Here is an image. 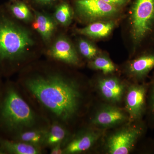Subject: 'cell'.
<instances>
[{
  "instance_id": "cell-1",
  "label": "cell",
  "mask_w": 154,
  "mask_h": 154,
  "mask_svg": "<svg viewBox=\"0 0 154 154\" xmlns=\"http://www.w3.org/2000/svg\"><path fill=\"white\" fill-rule=\"evenodd\" d=\"M17 84L34 108L50 123L69 128L82 113L85 94L81 82L57 67L31 65L22 70Z\"/></svg>"
},
{
  "instance_id": "cell-2",
  "label": "cell",
  "mask_w": 154,
  "mask_h": 154,
  "mask_svg": "<svg viewBox=\"0 0 154 154\" xmlns=\"http://www.w3.org/2000/svg\"><path fill=\"white\" fill-rule=\"evenodd\" d=\"M37 47L30 29L0 6V76L8 77L30 64Z\"/></svg>"
},
{
  "instance_id": "cell-3",
  "label": "cell",
  "mask_w": 154,
  "mask_h": 154,
  "mask_svg": "<svg viewBox=\"0 0 154 154\" xmlns=\"http://www.w3.org/2000/svg\"><path fill=\"white\" fill-rule=\"evenodd\" d=\"M50 122L30 104L18 84L10 81L0 88V137L11 139L19 133L49 128Z\"/></svg>"
},
{
  "instance_id": "cell-4",
  "label": "cell",
  "mask_w": 154,
  "mask_h": 154,
  "mask_svg": "<svg viewBox=\"0 0 154 154\" xmlns=\"http://www.w3.org/2000/svg\"><path fill=\"white\" fill-rule=\"evenodd\" d=\"M120 26L129 58L153 48L154 0H132Z\"/></svg>"
},
{
  "instance_id": "cell-5",
  "label": "cell",
  "mask_w": 154,
  "mask_h": 154,
  "mask_svg": "<svg viewBox=\"0 0 154 154\" xmlns=\"http://www.w3.org/2000/svg\"><path fill=\"white\" fill-rule=\"evenodd\" d=\"M74 19L83 25L104 20L122 19L126 10L102 0H71Z\"/></svg>"
},
{
  "instance_id": "cell-6",
  "label": "cell",
  "mask_w": 154,
  "mask_h": 154,
  "mask_svg": "<svg viewBox=\"0 0 154 154\" xmlns=\"http://www.w3.org/2000/svg\"><path fill=\"white\" fill-rule=\"evenodd\" d=\"M148 126L145 122H129L110 134L105 141L106 152L110 154H128L134 149L144 135Z\"/></svg>"
},
{
  "instance_id": "cell-7",
  "label": "cell",
  "mask_w": 154,
  "mask_h": 154,
  "mask_svg": "<svg viewBox=\"0 0 154 154\" xmlns=\"http://www.w3.org/2000/svg\"><path fill=\"white\" fill-rule=\"evenodd\" d=\"M148 83L132 82L128 85L125 94V111L129 122L141 121L147 110Z\"/></svg>"
},
{
  "instance_id": "cell-8",
  "label": "cell",
  "mask_w": 154,
  "mask_h": 154,
  "mask_svg": "<svg viewBox=\"0 0 154 154\" xmlns=\"http://www.w3.org/2000/svg\"><path fill=\"white\" fill-rule=\"evenodd\" d=\"M123 74L132 82L143 83L154 69V48L128 58L121 67Z\"/></svg>"
},
{
  "instance_id": "cell-9",
  "label": "cell",
  "mask_w": 154,
  "mask_h": 154,
  "mask_svg": "<svg viewBox=\"0 0 154 154\" xmlns=\"http://www.w3.org/2000/svg\"><path fill=\"white\" fill-rule=\"evenodd\" d=\"M47 54L54 60L74 67H79L82 64L75 43L65 34L57 37L51 43Z\"/></svg>"
},
{
  "instance_id": "cell-10",
  "label": "cell",
  "mask_w": 154,
  "mask_h": 154,
  "mask_svg": "<svg viewBox=\"0 0 154 154\" xmlns=\"http://www.w3.org/2000/svg\"><path fill=\"white\" fill-rule=\"evenodd\" d=\"M96 87L99 94L106 101L112 103L121 102L125 96L128 85L116 73L102 74L96 79Z\"/></svg>"
},
{
  "instance_id": "cell-11",
  "label": "cell",
  "mask_w": 154,
  "mask_h": 154,
  "mask_svg": "<svg viewBox=\"0 0 154 154\" xmlns=\"http://www.w3.org/2000/svg\"><path fill=\"white\" fill-rule=\"evenodd\" d=\"M127 122H129V117L125 110L110 105L99 108L91 120L93 125L101 129L115 127Z\"/></svg>"
},
{
  "instance_id": "cell-12",
  "label": "cell",
  "mask_w": 154,
  "mask_h": 154,
  "mask_svg": "<svg viewBox=\"0 0 154 154\" xmlns=\"http://www.w3.org/2000/svg\"><path fill=\"white\" fill-rule=\"evenodd\" d=\"M103 130L87 128L72 134L64 146L63 154H75L88 151L95 145L103 134Z\"/></svg>"
},
{
  "instance_id": "cell-13",
  "label": "cell",
  "mask_w": 154,
  "mask_h": 154,
  "mask_svg": "<svg viewBox=\"0 0 154 154\" xmlns=\"http://www.w3.org/2000/svg\"><path fill=\"white\" fill-rule=\"evenodd\" d=\"M122 19L104 20L92 22L81 28H75L73 32L78 36L89 38L95 42L110 38L115 29L120 26Z\"/></svg>"
},
{
  "instance_id": "cell-14",
  "label": "cell",
  "mask_w": 154,
  "mask_h": 154,
  "mask_svg": "<svg viewBox=\"0 0 154 154\" xmlns=\"http://www.w3.org/2000/svg\"><path fill=\"white\" fill-rule=\"evenodd\" d=\"M34 19L33 29L36 30L45 44H49L52 41L57 29V24L53 17L43 12L32 9Z\"/></svg>"
},
{
  "instance_id": "cell-15",
  "label": "cell",
  "mask_w": 154,
  "mask_h": 154,
  "mask_svg": "<svg viewBox=\"0 0 154 154\" xmlns=\"http://www.w3.org/2000/svg\"><path fill=\"white\" fill-rule=\"evenodd\" d=\"M45 149L0 137V154H41Z\"/></svg>"
},
{
  "instance_id": "cell-16",
  "label": "cell",
  "mask_w": 154,
  "mask_h": 154,
  "mask_svg": "<svg viewBox=\"0 0 154 154\" xmlns=\"http://www.w3.org/2000/svg\"><path fill=\"white\" fill-rule=\"evenodd\" d=\"M72 135L70 131L66 126L58 122H52L48 130L45 144V148H50L58 143L62 144L64 146Z\"/></svg>"
},
{
  "instance_id": "cell-17",
  "label": "cell",
  "mask_w": 154,
  "mask_h": 154,
  "mask_svg": "<svg viewBox=\"0 0 154 154\" xmlns=\"http://www.w3.org/2000/svg\"><path fill=\"white\" fill-rule=\"evenodd\" d=\"M12 17L18 21L28 23L33 22L34 16L28 2L23 1H10L4 5Z\"/></svg>"
},
{
  "instance_id": "cell-18",
  "label": "cell",
  "mask_w": 154,
  "mask_h": 154,
  "mask_svg": "<svg viewBox=\"0 0 154 154\" xmlns=\"http://www.w3.org/2000/svg\"><path fill=\"white\" fill-rule=\"evenodd\" d=\"M88 66L91 69L101 72L104 75L113 74L119 70V67L111 59L108 53L103 50L88 61Z\"/></svg>"
},
{
  "instance_id": "cell-19",
  "label": "cell",
  "mask_w": 154,
  "mask_h": 154,
  "mask_svg": "<svg viewBox=\"0 0 154 154\" xmlns=\"http://www.w3.org/2000/svg\"><path fill=\"white\" fill-rule=\"evenodd\" d=\"M48 128L26 131L19 133L10 139L19 141L45 149V144Z\"/></svg>"
},
{
  "instance_id": "cell-20",
  "label": "cell",
  "mask_w": 154,
  "mask_h": 154,
  "mask_svg": "<svg viewBox=\"0 0 154 154\" xmlns=\"http://www.w3.org/2000/svg\"><path fill=\"white\" fill-rule=\"evenodd\" d=\"M53 17L57 25L64 28L69 26L74 19V12L71 2L61 0L55 6Z\"/></svg>"
},
{
  "instance_id": "cell-21",
  "label": "cell",
  "mask_w": 154,
  "mask_h": 154,
  "mask_svg": "<svg viewBox=\"0 0 154 154\" xmlns=\"http://www.w3.org/2000/svg\"><path fill=\"white\" fill-rule=\"evenodd\" d=\"M75 44L81 57L88 61L93 59L102 51L95 42L84 36H78Z\"/></svg>"
},
{
  "instance_id": "cell-22",
  "label": "cell",
  "mask_w": 154,
  "mask_h": 154,
  "mask_svg": "<svg viewBox=\"0 0 154 154\" xmlns=\"http://www.w3.org/2000/svg\"><path fill=\"white\" fill-rule=\"evenodd\" d=\"M147 96V110L146 115L148 126L154 128V73L148 82Z\"/></svg>"
},
{
  "instance_id": "cell-23",
  "label": "cell",
  "mask_w": 154,
  "mask_h": 154,
  "mask_svg": "<svg viewBox=\"0 0 154 154\" xmlns=\"http://www.w3.org/2000/svg\"><path fill=\"white\" fill-rule=\"evenodd\" d=\"M61 0H28V2L32 3L39 7H51L55 6Z\"/></svg>"
},
{
  "instance_id": "cell-24",
  "label": "cell",
  "mask_w": 154,
  "mask_h": 154,
  "mask_svg": "<svg viewBox=\"0 0 154 154\" xmlns=\"http://www.w3.org/2000/svg\"><path fill=\"white\" fill-rule=\"evenodd\" d=\"M116 8L126 10L132 0H102Z\"/></svg>"
},
{
  "instance_id": "cell-25",
  "label": "cell",
  "mask_w": 154,
  "mask_h": 154,
  "mask_svg": "<svg viewBox=\"0 0 154 154\" xmlns=\"http://www.w3.org/2000/svg\"><path fill=\"white\" fill-rule=\"evenodd\" d=\"M64 145L61 143H58L50 148V154H63Z\"/></svg>"
},
{
  "instance_id": "cell-26",
  "label": "cell",
  "mask_w": 154,
  "mask_h": 154,
  "mask_svg": "<svg viewBox=\"0 0 154 154\" xmlns=\"http://www.w3.org/2000/svg\"><path fill=\"white\" fill-rule=\"evenodd\" d=\"M10 1H23L28 2V0H9ZM29 3V2H28Z\"/></svg>"
},
{
  "instance_id": "cell-27",
  "label": "cell",
  "mask_w": 154,
  "mask_h": 154,
  "mask_svg": "<svg viewBox=\"0 0 154 154\" xmlns=\"http://www.w3.org/2000/svg\"><path fill=\"white\" fill-rule=\"evenodd\" d=\"M2 77L0 76V88H1V86H2V81H1V78Z\"/></svg>"
}]
</instances>
